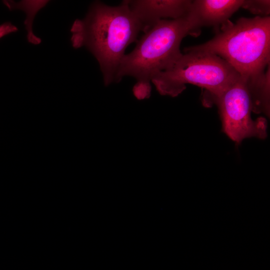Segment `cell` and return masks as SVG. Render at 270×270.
Instances as JSON below:
<instances>
[{
    "label": "cell",
    "instance_id": "cell-8",
    "mask_svg": "<svg viewBox=\"0 0 270 270\" xmlns=\"http://www.w3.org/2000/svg\"><path fill=\"white\" fill-rule=\"evenodd\" d=\"M242 8L259 16H266L270 12V1L268 0H244Z\"/></svg>",
    "mask_w": 270,
    "mask_h": 270
},
{
    "label": "cell",
    "instance_id": "cell-6",
    "mask_svg": "<svg viewBox=\"0 0 270 270\" xmlns=\"http://www.w3.org/2000/svg\"><path fill=\"white\" fill-rule=\"evenodd\" d=\"M128 2L144 32L161 20H175L186 16L192 0H128Z\"/></svg>",
    "mask_w": 270,
    "mask_h": 270
},
{
    "label": "cell",
    "instance_id": "cell-3",
    "mask_svg": "<svg viewBox=\"0 0 270 270\" xmlns=\"http://www.w3.org/2000/svg\"><path fill=\"white\" fill-rule=\"evenodd\" d=\"M165 69L155 74L151 82L163 96H178L192 84L206 90L202 102L210 106L240 76L224 59L208 52L185 49Z\"/></svg>",
    "mask_w": 270,
    "mask_h": 270
},
{
    "label": "cell",
    "instance_id": "cell-10",
    "mask_svg": "<svg viewBox=\"0 0 270 270\" xmlns=\"http://www.w3.org/2000/svg\"><path fill=\"white\" fill-rule=\"evenodd\" d=\"M18 30V28L11 22H4L0 25V38L6 35L16 32Z\"/></svg>",
    "mask_w": 270,
    "mask_h": 270
},
{
    "label": "cell",
    "instance_id": "cell-4",
    "mask_svg": "<svg viewBox=\"0 0 270 270\" xmlns=\"http://www.w3.org/2000/svg\"><path fill=\"white\" fill-rule=\"evenodd\" d=\"M188 14L178 19L161 20L145 32L134 48L124 56L114 82L130 76L137 82H150L155 74L178 57L182 54L180 48L182 40L194 35Z\"/></svg>",
    "mask_w": 270,
    "mask_h": 270
},
{
    "label": "cell",
    "instance_id": "cell-5",
    "mask_svg": "<svg viewBox=\"0 0 270 270\" xmlns=\"http://www.w3.org/2000/svg\"><path fill=\"white\" fill-rule=\"evenodd\" d=\"M212 104L218 108L224 132L236 144L252 137L267 136V121L263 117L253 120L248 88L240 78L226 89Z\"/></svg>",
    "mask_w": 270,
    "mask_h": 270
},
{
    "label": "cell",
    "instance_id": "cell-1",
    "mask_svg": "<svg viewBox=\"0 0 270 270\" xmlns=\"http://www.w3.org/2000/svg\"><path fill=\"white\" fill-rule=\"evenodd\" d=\"M142 32L140 22L131 10L128 0L117 6L93 2L86 17L76 19L70 28L73 48L86 47L97 60L104 82H114L126 48L136 42Z\"/></svg>",
    "mask_w": 270,
    "mask_h": 270
},
{
    "label": "cell",
    "instance_id": "cell-2",
    "mask_svg": "<svg viewBox=\"0 0 270 270\" xmlns=\"http://www.w3.org/2000/svg\"><path fill=\"white\" fill-rule=\"evenodd\" d=\"M185 49L216 55L226 60L248 86L266 76L270 62V17L242 18L222 24L208 42Z\"/></svg>",
    "mask_w": 270,
    "mask_h": 270
},
{
    "label": "cell",
    "instance_id": "cell-9",
    "mask_svg": "<svg viewBox=\"0 0 270 270\" xmlns=\"http://www.w3.org/2000/svg\"><path fill=\"white\" fill-rule=\"evenodd\" d=\"M151 88L150 82L138 81L133 88V92L138 99H144L150 97Z\"/></svg>",
    "mask_w": 270,
    "mask_h": 270
},
{
    "label": "cell",
    "instance_id": "cell-7",
    "mask_svg": "<svg viewBox=\"0 0 270 270\" xmlns=\"http://www.w3.org/2000/svg\"><path fill=\"white\" fill-rule=\"evenodd\" d=\"M244 0H195L188 13L194 36L200 34L203 26L218 28L240 8Z\"/></svg>",
    "mask_w": 270,
    "mask_h": 270
}]
</instances>
